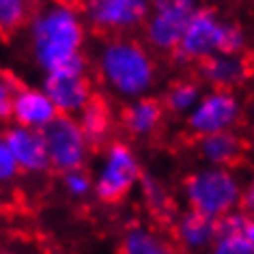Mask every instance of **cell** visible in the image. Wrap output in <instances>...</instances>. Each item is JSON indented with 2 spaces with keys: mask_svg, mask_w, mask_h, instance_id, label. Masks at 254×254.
<instances>
[{
  "mask_svg": "<svg viewBox=\"0 0 254 254\" xmlns=\"http://www.w3.org/2000/svg\"><path fill=\"white\" fill-rule=\"evenodd\" d=\"M209 254H254V244L246 235H218Z\"/></svg>",
  "mask_w": 254,
  "mask_h": 254,
  "instance_id": "cell-25",
  "label": "cell"
},
{
  "mask_svg": "<svg viewBox=\"0 0 254 254\" xmlns=\"http://www.w3.org/2000/svg\"><path fill=\"white\" fill-rule=\"evenodd\" d=\"M241 211L246 215L254 218V175L252 179L248 181V186L244 188V196H241Z\"/></svg>",
  "mask_w": 254,
  "mask_h": 254,
  "instance_id": "cell-28",
  "label": "cell"
},
{
  "mask_svg": "<svg viewBox=\"0 0 254 254\" xmlns=\"http://www.w3.org/2000/svg\"><path fill=\"white\" fill-rule=\"evenodd\" d=\"M164 121V104L155 97L127 101L119 114V123L131 138H151Z\"/></svg>",
  "mask_w": 254,
  "mask_h": 254,
  "instance_id": "cell-15",
  "label": "cell"
},
{
  "mask_svg": "<svg viewBox=\"0 0 254 254\" xmlns=\"http://www.w3.org/2000/svg\"><path fill=\"white\" fill-rule=\"evenodd\" d=\"M202 97L200 84L194 80H177L164 93V108L177 117H186L198 106Z\"/></svg>",
  "mask_w": 254,
  "mask_h": 254,
  "instance_id": "cell-19",
  "label": "cell"
},
{
  "mask_svg": "<svg viewBox=\"0 0 254 254\" xmlns=\"http://www.w3.org/2000/svg\"><path fill=\"white\" fill-rule=\"evenodd\" d=\"M244 235L248 239L254 244V218H248V222H246V228H244Z\"/></svg>",
  "mask_w": 254,
  "mask_h": 254,
  "instance_id": "cell-29",
  "label": "cell"
},
{
  "mask_svg": "<svg viewBox=\"0 0 254 254\" xmlns=\"http://www.w3.org/2000/svg\"><path fill=\"white\" fill-rule=\"evenodd\" d=\"M61 186L69 198H73V200L88 198L93 194V175L86 168L71 170V173L61 175Z\"/></svg>",
  "mask_w": 254,
  "mask_h": 254,
  "instance_id": "cell-22",
  "label": "cell"
},
{
  "mask_svg": "<svg viewBox=\"0 0 254 254\" xmlns=\"http://www.w3.org/2000/svg\"><path fill=\"white\" fill-rule=\"evenodd\" d=\"M17 177H20V170H17L13 157L4 144L2 131H0V186H11Z\"/></svg>",
  "mask_w": 254,
  "mask_h": 254,
  "instance_id": "cell-26",
  "label": "cell"
},
{
  "mask_svg": "<svg viewBox=\"0 0 254 254\" xmlns=\"http://www.w3.org/2000/svg\"><path fill=\"white\" fill-rule=\"evenodd\" d=\"M224 17L215 9L198 7L190 20L179 48L173 52L177 63H202L209 56L222 52V35H224Z\"/></svg>",
  "mask_w": 254,
  "mask_h": 254,
  "instance_id": "cell-9",
  "label": "cell"
},
{
  "mask_svg": "<svg viewBox=\"0 0 254 254\" xmlns=\"http://www.w3.org/2000/svg\"><path fill=\"white\" fill-rule=\"evenodd\" d=\"M149 13L151 2L147 0H88L82 4L88 30L106 37H127L144 26Z\"/></svg>",
  "mask_w": 254,
  "mask_h": 254,
  "instance_id": "cell-6",
  "label": "cell"
},
{
  "mask_svg": "<svg viewBox=\"0 0 254 254\" xmlns=\"http://www.w3.org/2000/svg\"><path fill=\"white\" fill-rule=\"evenodd\" d=\"M75 119H78L80 129L84 131L91 149H104L106 144H110L114 140L112 138L114 114H112V108L108 104L106 97L95 95L91 99V104H88Z\"/></svg>",
  "mask_w": 254,
  "mask_h": 254,
  "instance_id": "cell-17",
  "label": "cell"
},
{
  "mask_svg": "<svg viewBox=\"0 0 254 254\" xmlns=\"http://www.w3.org/2000/svg\"><path fill=\"white\" fill-rule=\"evenodd\" d=\"M241 119V101L233 91L211 88L202 93L198 106L188 114V129L196 138H205L220 131H233V127Z\"/></svg>",
  "mask_w": 254,
  "mask_h": 254,
  "instance_id": "cell-10",
  "label": "cell"
},
{
  "mask_svg": "<svg viewBox=\"0 0 254 254\" xmlns=\"http://www.w3.org/2000/svg\"><path fill=\"white\" fill-rule=\"evenodd\" d=\"M198 78L218 91H233L241 86L250 75V65L246 56H231V54H215L209 56L196 67Z\"/></svg>",
  "mask_w": 254,
  "mask_h": 254,
  "instance_id": "cell-13",
  "label": "cell"
},
{
  "mask_svg": "<svg viewBox=\"0 0 254 254\" xmlns=\"http://www.w3.org/2000/svg\"><path fill=\"white\" fill-rule=\"evenodd\" d=\"M0 254H26V252H20V250H13V248H2V246H0Z\"/></svg>",
  "mask_w": 254,
  "mask_h": 254,
  "instance_id": "cell-30",
  "label": "cell"
},
{
  "mask_svg": "<svg viewBox=\"0 0 254 254\" xmlns=\"http://www.w3.org/2000/svg\"><path fill=\"white\" fill-rule=\"evenodd\" d=\"M43 138H46L52 170H56L59 175H65L71 170L86 168L93 149L86 140L84 131L80 129V123L75 117H63L61 114L43 129Z\"/></svg>",
  "mask_w": 254,
  "mask_h": 254,
  "instance_id": "cell-7",
  "label": "cell"
},
{
  "mask_svg": "<svg viewBox=\"0 0 254 254\" xmlns=\"http://www.w3.org/2000/svg\"><path fill=\"white\" fill-rule=\"evenodd\" d=\"M93 65L106 91L125 104L149 97L157 82L153 54L134 37H106L95 50Z\"/></svg>",
  "mask_w": 254,
  "mask_h": 254,
  "instance_id": "cell-2",
  "label": "cell"
},
{
  "mask_svg": "<svg viewBox=\"0 0 254 254\" xmlns=\"http://www.w3.org/2000/svg\"><path fill=\"white\" fill-rule=\"evenodd\" d=\"M119 254H177V250L162 233L144 224H131L121 237Z\"/></svg>",
  "mask_w": 254,
  "mask_h": 254,
  "instance_id": "cell-18",
  "label": "cell"
},
{
  "mask_svg": "<svg viewBox=\"0 0 254 254\" xmlns=\"http://www.w3.org/2000/svg\"><path fill=\"white\" fill-rule=\"evenodd\" d=\"M241 196L244 186L233 168L202 166L183 179V198L188 209L213 220L241 209Z\"/></svg>",
  "mask_w": 254,
  "mask_h": 254,
  "instance_id": "cell-3",
  "label": "cell"
},
{
  "mask_svg": "<svg viewBox=\"0 0 254 254\" xmlns=\"http://www.w3.org/2000/svg\"><path fill=\"white\" fill-rule=\"evenodd\" d=\"M198 4L192 0H157L151 2V13L142 26V39L149 50L173 54L183 39L190 20Z\"/></svg>",
  "mask_w": 254,
  "mask_h": 254,
  "instance_id": "cell-5",
  "label": "cell"
},
{
  "mask_svg": "<svg viewBox=\"0 0 254 254\" xmlns=\"http://www.w3.org/2000/svg\"><path fill=\"white\" fill-rule=\"evenodd\" d=\"M35 4L26 0H0V37L15 35L26 28Z\"/></svg>",
  "mask_w": 254,
  "mask_h": 254,
  "instance_id": "cell-20",
  "label": "cell"
},
{
  "mask_svg": "<svg viewBox=\"0 0 254 254\" xmlns=\"http://www.w3.org/2000/svg\"><path fill=\"white\" fill-rule=\"evenodd\" d=\"M20 86L22 84L17 82L13 73L0 69V123H11V108H13V99L20 91Z\"/></svg>",
  "mask_w": 254,
  "mask_h": 254,
  "instance_id": "cell-23",
  "label": "cell"
},
{
  "mask_svg": "<svg viewBox=\"0 0 254 254\" xmlns=\"http://www.w3.org/2000/svg\"><path fill=\"white\" fill-rule=\"evenodd\" d=\"M218 237V220L207 218L194 209H186L175 220V239L190 254L205 252Z\"/></svg>",
  "mask_w": 254,
  "mask_h": 254,
  "instance_id": "cell-14",
  "label": "cell"
},
{
  "mask_svg": "<svg viewBox=\"0 0 254 254\" xmlns=\"http://www.w3.org/2000/svg\"><path fill=\"white\" fill-rule=\"evenodd\" d=\"M41 88L48 93V97L52 99V104L63 117H78L97 95L91 71H88V61L46 73Z\"/></svg>",
  "mask_w": 254,
  "mask_h": 254,
  "instance_id": "cell-8",
  "label": "cell"
},
{
  "mask_svg": "<svg viewBox=\"0 0 254 254\" xmlns=\"http://www.w3.org/2000/svg\"><path fill=\"white\" fill-rule=\"evenodd\" d=\"M248 50V35L237 22L226 20L224 22V35H222V52L231 56H244Z\"/></svg>",
  "mask_w": 254,
  "mask_h": 254,
  "instance_id": "cell-24",
  "label": "cell"
},
{
  "mask_svg": "<svg viewBox=\"0 0 254 254\" xmlns=\"http://www.w3.org/2000/svg\"><path fill=\"white\" fill-rule=\"evenodd\" d=\"M2 138L20 175H46L50 173V157L43 131L26 129L20 125H4Z\"/></svg>",
  "mask_w": 254,
  "mask_h": 254,
  "instance_id": "cell-11",
  "label": "cell"
},
{
  "mask_svg": "<svg viewBox=\"0 0 254 254\" xmlns=\"http://www.w3.org/2000/svg\"><path fill=\"white\" fill-rule=\"evenodd\" d=\"M138 190H140V198L144 207L153 215H166L170 211V192L160 177L144 173L140 183H138Z\"/></svg>",
  "mask_w": 254,
  "mask_h": 254,
  "instance_id": "cell-21",
  "label": "cell"
},
{
  "mask_svg": "<svg viewBox=\"0 0 254 254\" xmlns=\"http://www.w3.org/2000/svg\"><path fill=\"white\" fill-rule=\"evenodd\" d=\"M140 157L129 142L112 140L101 149L97 170L93 175V196L104 205L125 200L142 179Z\"/></svg>",
  "mask_w": 254,
  "mask_h": 254,
  "instance_id": "cell-4",
  "label": "cell"
},
{
  "mask_svg": "<svg viewBox=\"0 0 254 254\" xmlns=\"http://www.w3.org/2000/svg\"><path fill=\"white\" fill-rule=\"evenodd\" d=\"M248 218H250V215H246L241 209L226 213L224 218L218 220V235H244Z\"/></svg>",
  "mask_w": 254,
  "mask_h": 254,
  "instance_id": "cell-27",
  "label": "cell"
},
{
  "mask_svg": "<svg viewBox=\"0 0 254 254\" xmlns=\"http://www.w3.org/2000/svg\"><path fill=\"white\" fill-rule=\"evenodd\" d=\"M24 37L30 61L43 75L88 61L84 52L88 26L78 4H37L24 28Z\"/></svg>",
  "mask_w": 254,
  "mask_h": 254,
  "instance_id": "cell-1",
  "label": "cell"
},
{
  "mask_svg": "<svg viewBox=\"0 0 254 254\" xmlns=\"http://www.w3.org/2000/svg\"><path fill=\"white\" fill-rule=\"evenodd\" d=\"M246 151V144L239 134L235 131H220L205 138H198L196 142V153L205 166L213 168H231L235 166Z\"/></svg>",
  "mask_w": 254,
  "mask_h": 254,
  "instance_id": "cell-16",
  "label": "cell"
},
{
  "mask_svg": "<svg viewBox=\"0 0 254 254\" xmlns=\"http://www.w3.org/2000/svg\"><path fill=\"white\" fill-rule=\"evenodd\" d=\"M248 65L254 67V46L250 48V52H248Z\"/></svg>",
  "mask_w": 254,
  "mask_h": 254,
  "instance_id": "cell-31",
  "label": "cell"
},
{
  "mask_svg": "<svg viewBox=\"0 0 254 254\" xmlns=\"http://www.w3.org/2000/svg\"><path fill=\"white\" fill-rule=\"evenodd\" d=\"M59 117L61 114L56 110V106L41 86H20L13 99V108H11V123L13 125L43 131Z\"/></svg>",
  "mask_w": 254,
  "mask_h": 254,
  "instance_id": "cell-12",
  "label": "cell"
}]
</instances>
